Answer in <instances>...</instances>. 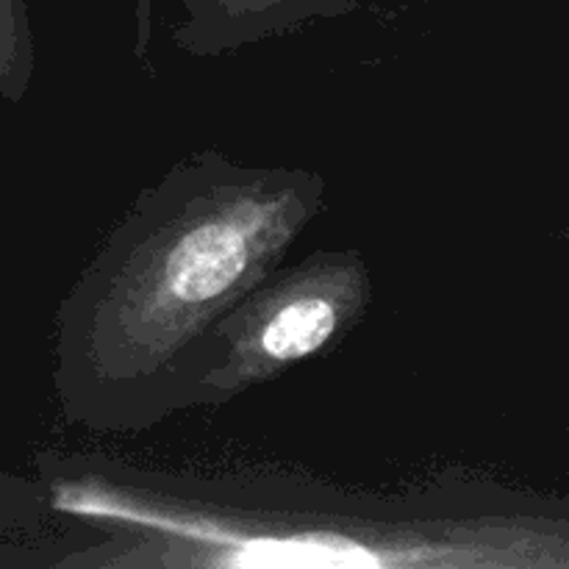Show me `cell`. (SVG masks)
<instances>
[{"instance_id": "obj_1", "label": "cell", "mask_w": 569, "mask_h": 569, "mask_svg": "<svg viewBox=\"0 0 569 569\" xmlns=\"http://www.w3.org/2000/svg\"><path fill=\"white\" fill-rule=\"evenodd\" d=\"M48 509L98 533L64 567L567 569L565 503L492 481L356 489L278 467L42 456Z\"/></svg>"}, {"instance_id": "obj_2", "label": "cell", "mask_w": 569, "mask_h": 569, "mask_svg": "<svg viewBox=\"0 0 569 569\" xmlns=\"http://www.w3.org/2000/svg\"><path fill=\"white\" fill-rule=\"evenodd\" d=\"M326 178L217 148L137 194L56 309L53 395L72 426L137 433L183 411L209 328L326 211Z\"/></svg>"}, {"instance_id": "obj_3", "label": "cell", "mask_w": 569, "mask_h": 569, "mask_svg": "<svg viewBox=\"0 0 569 569\" xmlns=\"http://www.w3.org/2000/svg\"><path fill=\"white\" fill-rule=\"evenodd\" d=\"M376 295L361 250H315L276 267L194 350L183 411L222 406L342 345L367 317Z\"/></svg>"}, {"instance_id": "obj_4", "label": "cell", "mask_w": 569, "mask_h": 569, "mask_svg": "<svg viewBox=\"0 0 569 569\" xmlns=\"http://www.w3.org/2000/svg\"><path fill=\"white\" fill-rule=\"evenodd\" d=\"M37 72L31 20L26 0H0V98L22 103Z\"/></svg>"}, {"instance_id": "obj_5", "label": "cell", "mask_w": 569, "mask_h": 569, "mask_svg": "<svg viewBox=\"0 0 569 569\" xmlns=\"http://www.w3.org/2000/svg\"><path fill=\"white\" fill-rule=\"evenodd\" d=\"M44 511H48V500L39 481L0 472V537L37 531Z\"/></svg>"}]
</instances>
